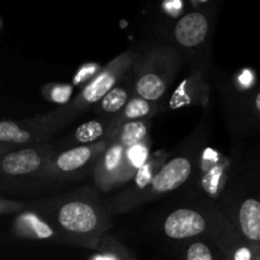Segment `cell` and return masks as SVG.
<instances>
[{
  "label": "cell",
  "mask_w": 260,
  "mask_h": 260,
  "mask_svg": "<svg viewBox=\"0 0 260 260\" xmlns=\"http://www.w3.org/2000/svg\"><path fill=\"white\" fill-rule=\"evenodd\" d=\"M205 218L200 213L182 208L168 216L164 223V231L169 238L185 239L201 234L205 230Z\"/></svg>",
  "instance_id": "obj_1"
},
{
  "label": "cell",
  "mask_w": 260,
  "mask_h": 260,
  "mask_svg": "<svg viewBox=\"0 0 260 260\" xmlns=\"http://www.w3.org/2000/svg\"><path fill=\"white\" fill-rule=\"evenodd\" d=\"M58 221L66 230L84 234L95 229L98 217L93 208L86 203L70 202L60 210Z\"/></svg>",
  "instance_id": "obj_2"
},
{
  "label": "cell",
  "mask_w": 260,
  "mask_h": 260,
  "mask_svg": "<svg viewBox=\"0 0 260 260\" xmlns=\"http://www.w3.org/2000/svg\"><path fill=\"white\" fill-rule=\"evenodd\" d=\"M190 173L192 164L189 160L184 157L173 159L152 178V188L159 193L170 192L185 183Z\"/></svg>",
  "instance_id": "obj_3"
},
{
  "label": "cell",
  "mask_w": 260,
  "mask_h": 260,
  "mask_svg": "<svg viewBox=\"0 0 260 260\" xmlns=\"http://www.w3.org/2000/svg\"><path fill=\"white\" fill-rule=\"evenodd\" d=\"M208 32V22L201 13H189L178 22L175 27V38L185 47H194L205 41Z\"/></svg>",
  "instance_id": "obj_4"
},
{
  "label": "cell",
  "mask_w": 260,
  "mask_h": 260,
  "mask_svg": "<svg viewBox=\"0 0 260 260\" xmlns=\"http://www.w3.org/2000/svg\"><path fill=\"white\" fill-rule=\"evenodd\" d=\"M41 164V157L32 149L9 152L0 160V172L8 177H20L33 173Z\"/></svg>",
  "instance_id": "obj_5"
},
{
  "label": "cell",
  "mask_w": 260,
  "mask_h": 260,
  "mask_svg": "<svg viewBox=\"0 0 260 260\" xmlns=\"http://www.w3.org/2000/svg\"><path fill=\"white\" fill-rule=\"evenodd\" d=\"M239 222L244 235L253 243H260V201L248 198L239 211Z\"/></svg>",
  "instance_id": "obj_6"
},
{
  "label": "cell",
  "mask_w": 260,
  "mask_h": 260,
  "mask_svg": "<svg viewBox=\"0 0 260 260\" xmlns=\"http://www.w3.org/2000/svg\"><path fill=\"white\" fill-rule=\"evenodd\" d=\"M15 229L22 235L37 239H47L53 234L52 229L33 213H24L19 216L15 221Z\"/></svg>",
  "instance_id": "obj_7"
},
{
  "label": "cell",
  "mask_w": 260,
  "mask_h": 260,
  "mask_svg": "<svg viewBox=\"0 0 260 260\" xmlns=\"http://www.w3.org/2000/svg\"><path fill=\"white\" fill-rule=\"evenodd\" d=\"M136 90L140 98L145 101H156L164 94L165 85L156 74H146L137 81Z\"/></svg>",
  "instance_id": "obj_8"
},
{
  "label": "cell",
  "mask_w": 260,
  "mask_h": 260,
  "mask_svg": "<svg viewBox=\"0 0 260 260\" xmlns=\"http://www.w3.org/2000/svg\"><path fill=\"white\" fill-rule=\"evenodd\" d=\"M114 83H116V79L111 73L106 71V73L101 74L93 83H90L85 88L83 93L84 99L90 102V103L103 99L112 90V86L114 85Z\"/></svg>",
  "instance_id": "obj_9"
},
{
  "label": "cell",
  "mask_w": 260,
  "mask_h": 260,
  "mask_svg": "<svg viewBox=\"0 0 260 260\" xmlns=\"http://www.w3.org/2000/svg\"><path fill=\"white\" fill-rule=\"evenodd\" d=\"M90 156L91 151L89 147H75V149H71L60 155V157L57 159V165L63 172H73V170L78 169V168L83 167L85 162H88Z\"/></svg>",
  "instance_id": "obj_10"
},
{
  "label": "cell",
  "mask_w": 260,
  "mask_h": 260,
  "mask_svg": "<svg viewBox=\"0 0 260 260\" xmlns=\"http://www.w3.org/2000/svg\"><path fill=\"white\" fill-rule=\"evenodd\" d=\"M30 134L22 128L19 124L12 121H0V142H13V144H25L29 141Z\"/></svg>",
  "instance_id": "obj_11"
},
{
  "label": "cell",
  "mask_w": 260,
  "mask_h": 260,
  "mask_svg": "<svg viewBox=\"0 0 260 260\" xmlns=\"http://www.w3.org/2000/svg\"><path fill=\"white\" fill-rule=\"evenodd\" d=\"M146 127L141 122H129L123 127L121 142L126 147H134L139 145L146 136Z\"/></svg>",
  "instance_id": "obj_12"
},
{
  "label": "cell",
  "mask_w": 260,
  "mask_h": 260,
  "mask_svg": "<svg viewBox=\"0 0 260 260\" xmlns=\"http://www.w3.org/2000/svg\"><path fill=\"white\" fill-rule=\"evenodd\" d=\"M223 178V169L220 165H215L206 173V175L202 179V187L208 194L215 196L217 194L218 190L221 188V183H222Z\"/></svg>",
  "instance_id": "obj_13"
},
{
  "label": "cell",
  "mask_w": 260,
  "mask_h": 260,
  "mask_svg": "<svg viewBox=\"0 0 260 260\" xmlns=\"http://www.w3.org/2000/svg\"><path fill=\"white\" fill-rule=\"evenodd\" d=\"M127 102V93L123 89H112L103 99H102V108L109 113L119 111Z\"/></svg>",
  "instance_id": "obj_14"
},
{
  "label": "cell",
  "mask_w": 260,
  "mask_h": 260,
  "mask_svg": "<svg viewBox=\"0 0 260 260\" xmlns=\"http://www.w3.org/2000/svg\"><path fill=\"white\" fill-rule=\"evenodd\" d=\"M103 134V127L99 122L90 121L86 123L81 124L78 129H76V139L80 142H91L96 140L98 137L102 136Z\"/></svg>",
  "instance_id": "obj_15"
},
{
  "label": "cell",
  "mask_w": 260,
  "mask_h": 260,
  "mask_svg": "<svg viewBox=\"0 0 260 260\" xmlns=\"http://www.w3.org/2000/svg\"><path fill=\"white\" fill-rule=\"evenodd\" d=\"M150 112V106L145 99L142 98H135L132 99L131 102H128L126 107V116L128 118H140V117H144L146 116L147 113Z\"/></svg>",
  "instance_id": "obj_16"
},
{
  "label": "cell",
  "mask_w": 260,
  "mask_h": 260,
  "mask_svg": "<svg viewBox=\"0 0 260 260\" xmlns=\"http://www.w3.org/2000/svg\"><path fill=\"white\" fill-rule=\"evenodd\" d=\"M187 260H213L212 253L202 243H196L188 249Z\"/></svg>",
  "instance_id": "obj_17"
},
{
  "label": "cell",
  "mask_w": 260,
  "mask_h": 260,
  "mask_svg": "<svg viewBox=\"0 0 260 260\" xmlns=\"http://www.w3.org/2000/svg\"><path fill=\"white\" fill-rule=\"evenodd\" d=\"M128 157L131 160L132 164L136 168H141L146 164L147 159V150L146 147L142 146V145H136V146L131 147L128 151Z\"/></svg>",
  "instance_id": "obj_18"
},
{
  "label": "cell",
  "mask_w": 260,
  "mask_h": 260,
  "mask_svg": "<svg viewBox=\"0 0 260 260\" xmlns=\"http://www.w3.org/2000/svg\"><path fill=\"white\" fill-rule=\"evenodd\" d=\"M122 154H123V147L121 145H116V146L112 147L106 155V159H104V162H106V167L108 169H114L117 165L119 164L122 159Z\"/></svg>",
  "instance_id": "obj_19"
},
{
  "label": "cell",
  "mask_w": 260,
  "mask_h": 260,
  "mask_svg": "<svg viewBox=\"0 0 260 260\" xmlns=\"http://www.w3.org/2000/svg\"><path fill=\"white\" fill-rule=\"evenodd\" d=\"M150 182H151V169H150L149 164H145L144 167L140 168L136 175L137 187L145 188Z\"/></svg>",
  "instance_id": "obj_20"
},
{
  "label": "cell",
  "mask_w": 260,
  "mask_h": 260,
  "mask_svg": "<svg viewBox=\"0 0 260 260\" xmlns=\"http://www.w3.org/2000/svg\"><path fill=\"white\" fill-rule=\"evenodd\" d=\"M233 260H253V251L246 246L239 248L234 254Z\"/></svg>",
  "instance_id": "obj_21"
},
{
  "label": "cell",
  "mask_w": 260,
  "mask_h": 260,
  "mask_svg": "<svg viewBox=\"0 0 260 260\" xmlns=\"http://www.w3.org/2000/svg\"><path fill=\"white\" fill-rule=\"evenodd\" d=\"M13 208V203L0 200V213H5Z\"/></svg>",
  "instance_id": "obj_22"
},
{
  "label": "cell",
  "mask_w": 260,
  "mask_h": 260,
  "mask_svg": "<svg viewBox=\"0 0 260 260\" xmlns=\"http://www.w3.org/2000/svg\"><path fill=\"white\" fill-rule=\"evenodd\" d=\"M2 154H3V150H2V147H0V156H2Z\"/></svg>",
  "instance_id": "obj_23"
}]
</instances>
